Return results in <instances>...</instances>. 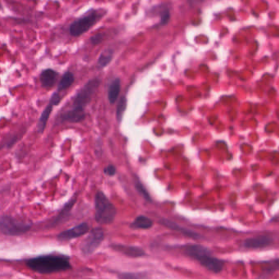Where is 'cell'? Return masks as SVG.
Masks as SVG:
<instances>
[{
  "instance_id": "cell-28",
  "label": "cell",
  "mask_w": 279,
  "mask_h": 279,
  "mask_svg": "<svg viewBox=\"0 0 279 279\" xmlns=\"http://www.w3.org/2000/svg\"><path fill=\"white\" fill-rule=\"evenodd\" d=\"M122 278H129V279H131V278H140V276H139V275H133L130 274V275H124Z\"/></svg>"
},
{
  "instance_id": "cell-18",
  "label": "cell",
  "mask_w": 279,
  "mask_h": 279,
  "mask_svg": "<svg viewBox=\"0 0 279 279\" xmlns=\"http://www.w3.org/2000/svg\"><path fill=\"white\" fill-rule=\"evenodd\" d=\"M74 74H73L72 73L67 72L66 74H64L63 78L61 79L58 89H59V92L65 90L67 88H69V87L74 83Z\"/></svg>"
},
{
  "instance_id": "cell-5",
  "label": "cell",
  "mask_w": 279,
  "mask_h": 279,
  "mask_svg": "<svg viewBox=\"0 0 279 279\" xmlns=\"http://www.w3.org/2000/svg\"><path fill=\"white\" fill-rule=\"evenodd\" d=\"M104 239V232L101 228H93L80 244V251L84 256H90L98 249Z\"/></svg>"
},
{
  "instance_id": "cell-17",
  "label": "cell",
  "mask_w": 279,
  "mask_h": 279,
  "mask_svg": "<svg viewBox=\"0 0 279 279\" xmlns=\"http://www.w3.org/2000/svg\"><path fill=\"white\" fill-rule=\"evenodd\" d=\"M53 107L54 105L49 103L48 106H47L46 108L44 110V112H42V114L40 116V120H39V122H38V132L42 134L44 132V130H45V127L47 126V122L49 121V116L51 114L52 111H53Z\"/></svg>"
},
{
  "instance_id": "cell-13",
  "label": "cell",
  "mask_w": 279,
  "mask_h": 279,
  "mask_svg": "<svg viewBox=\"0 0 279 279\" xmlns=\"http://www.w3.org/2000/svg\"><path fill=\"white\" fill-rule=\"evenodd\" d=\"M57 76H58V74L54 70L47 69V70H44L40 75V81H41L42 86L46 88L54 86V84L56 82Z\"/></svg>"
},
{
  "instance_id": "cell-26",
  "label": "cell",
  "mask_w": 279,
  "mask_h": 279,
  "mask_svg": "<svg viewBox=\"0 0 279 279\" xmlns=\"http://www.w3.org/2000/svg\"><path fill=\"white\" fill-rule=\"evenodd\" d=\"M270 266H271V267H270V271L279 270V261L273 262L272 265H270Z\"/></svg>"
},
{
  "instance_id": "cell-21",
  "label": "cell",
  "mask_w": 279,
  "mask_h": 279,
  "mask_svg": "<svg viewBox=\"0 0 279 279\" xmlns=\"http://www.w3.org/2000/svg\"><path fill=\"white\" fill-rule=\"evenodd\" d=\"M135 188L137 189V191L139 192L146 200L148 201V202H151V197L149 195L148 192L146 190L144 186L140 183V180H136V181H135Z\"/></svg>"
},
{
  "instance_id": "cell-16",
  "label": "cell",
  "mask_w": 279,
  "mask_h": 279,
  "mask_svg": "<svg viewBox=\"0 0 279 279\" xmlns=\"http://www.w3.org/2000/svg\"><path fill=\"white\" fill-rule=\"evenodd\" d=\"M74 203H75V199H71V200L65 206V207L63 208V210L60 212V214L58 215L56 219H54V220L52 222L51 226H56L58 225V224H60L62 222L68 219V217L70 215V210L72 209Z\"/></svg>"
},
{
  "instance_id": "cell-2",
  "label": "cell",
  "mask_w": 279,
  "mask_h": 279,
  "mask_svg": "<svg viewBox=\"0 0 279 279\" xmlns=\"http://www.w3.org/2000/svg\"><path fill=\"white\" fill-rule=\"evenodd\" d=\"M184 253L197 261L210 272L218 274L223 270V261L215 258L211 255V251L201 245H189L184 247Z\"/></svg>"
},
{
  "instance_id": "cell-7",
  "label": "cell",
  "mask_w": 279,
  "mask_h": 279,
  "mask_svg": "<svg viewBox=\"0 0 279 279\" xmlns=\"http://www.w3.org/2000/svg\"><path fill=\"white\" fill-rule=\"evenodd\" d=\"M97 20H98V15L93 12L92 14L84 16L74 21L70 26V35L73 36L81 35L82 34L88 31L96 23Z\"/></svg>"
},
{
  "instance_id": "cell-4",
  "label": "cell",
  "mask_w": 279,
  "mask_h": 279,
  "mask_svg": "<svg viewBox=\"0 0 279 279\" xmlns=\"http://www.w3.org/2000/svg\"><path fill=\"white\" fill-rule=\"evenodd\" d=\"M31 228V224L16 220L12 217L2 215L0 219L1 233L7 236H19L27 233Z\"/></svg>"
},
{
  "instance_id": "cell-10",
  "label": "cell",
  "mask_w": 279,
  "mask_h": 279,
  "mask_svg": "<svg viewBox=\"0 0 279 279\" xmlns=\"http://www.w3.org/2000/svg\"><path fill=\"white\" fill-rule=\"evenodd\" d=\"M273 242V238L270 236L261 235L251 237L245 240L243 246L249 249H258L262 247H268Z\"/></svg>"
},
{
  "instance_id": "cell-9",
  "label": "cell",
  "mask_w": 279,
  "mask_h": 279,
  "mask_svg": "<svg viewBox=\"0 0 279 279\" xmlns=\"http://www.w3.org/2000/svg\"><path fill=\"white\" fill-rule=\"evenodd\" d=\"M85 118L84 107H73V109L63 113L60 117L61 122L79 123Z\"/></svg>"
},
{
  "instance_id": "cell-25",
  "label": "cell",
  "mask_w": 279,
  "mask_h": 279,
  "mask_svg": "<svg viewBox=\"0 0 279 279\" xmlns=\"http://www.w3.org/2000/svg\"><path fill=\"white\" fill-rule=\"evenodd\" d=\"M61 101V97L59 95V93H54L53 95H52L51 99H50V103L54 105V106H56V105L59 104Z\"/></svg>"
},
{
  "instance_id": "cell-8",
  "label": "cell",
  "mask_w": 279,
  "mask_h": 279,
  "mask_svg": "<svg viewBox=\"0 0 279 279\" xmlns=\"http://www.w3.org/2000/svg\"><path fill=\"white\" fill-rule=\"evenodd\" d=\"M89 230L88 223H79L74 228H70L68 230L63 231L58 236V238L60 241H68V240L74 239L77 237H81L88 233Z\"/></svg>"
},
{
  "instance_id": "cell-22",
  "label": "cell",
  "mask_w": 279,
  "mask_h": 279,
  "mask_svg": "<svg viewBox=\"0 0 279 279\" xmlns=\"http://www.w3.org/2000/svg\"><path fill=\"white\" fill-rule=\"evenodd\" d=\"M103 40V34H96V35H93L92 37L90 38V41L93 45H97V44H100Z\"/></svg>"
},
{
  "instance_id": "cell-15",
  "label": "cell",
  "mask_w": 279,
  "mask_h": 279,
  "mask_svg": "<svg viewBox=\"0 0 279 279\" xmlns=\"http://www.w3.org/2000/svg\"><path fill=\"white\" fill-rule=\"evenodd\" d=\"M121 92V79H116L110 84L108 88V99L110 103L114 104L117 102L119 94Z\"/></svg>"
},
{
  "instance_id": "cell-20",
  "label": "cell",
  "mask_w": 279,
  "mask_h": 279,
  "mask_svg": "<svg viewBox=\"0 0 279 279\" xmlns=\"http://www.w3.org/2000/svg\"><path fill=\"white\" fill-rule=\"evenodd\" d=\"M127 107V99L126 97H121L119 100L118 105L117 107V119L118 122H121L123 119L124 112H126Z\"/></svg>"
},
{
  "instance_id": "cell-11",
  "label": "cell",
  "mask_w": 279,
  "mask_h": 279,
  "mask_svg": "<svg viewBox=\"0 0 279 279\" xmlns=\"http://www.w3.org/2000/svg\"><path fill=\"white\" fill-rule=\"evenodd\" d=\"M160 223L162 224V225L165 226L166 228H170L171 230L179 232V233L187 236V237H193V238H195V239L200 238L202 237V236L199 235L198 233H196L194 231L184 228V227L179 225L178 223H175V222H173V221L170 220V219H162L161 220H160Z\"/></svg>"
},
{
  "instance_id": "cell-1",
  "label": "cell",
  "mask_w": 279,
  "mask_h": 279,
  "mask_svg": "<svg viewBox=\"0 0 279 279\" xmlns=\"http://www.w3.org/2000/svg\"><path fill=\"white\" fill-rule=\"evenodd\" d=\"M26 265L30 270L42 275L63 272L71 269L68 257L55 255H46L30 259L26 261Z\"/></svg>"
},
{
  "instance_id": "cell-3",
  "label": "cell",
  "mask_w": 279,
  "mask_h": 279,
  "mask_svg": "<svg viewBox=\"0 0 279 279\" xmlns=\"http://www.w3.org/2000/svg\"><path fill=\"white\" fill-rule=\"evenodd\" d=\"M117 209L103 192L95 196V219L100 224H110L117 215Z\"/></svg>"
},
{
  "instance_id": "cell-23",
  "label": "cell",
  "mask_w": 279,
  "mask_h": 279,
  "mask_svg": "<svg viewBox=\"0 0 279 279\" xmlns=\"http://www.w3.org/2000/svg\"><path fill=\"white\" fill-rule=\"evenodd\" d=\"M170 15L169 10L165 9L161 12V25H165L168 23V21L170 20Z\"/></svg>"
},
{
  "instance_id": "cell-12",
  "label": "cell",
  "mask_w": 279,
  "mask_h": 279,
  "mask_svg": "<svg viewBox=\"0 0 279 279\" xmlns=\"http://www.w3.org/2000/svg\"><path fill=\"white\" fill-rule=\"evenodd\" d=\"M112 248L116 251L123 253L126 256H130L132 258H137L141 257L146 255L145 251L139 247H134V246H126V245L116 244L112 245Z\"/></svg>"
},
{
  "instance_id": "cell-14",
  "label": "cell",
  "mask_w": 279,
  "mask_h": 279,
  "mask_svg": "<svg viewBox=\"0 0 279 279\" xmlns=\"http://www.w3.org/2000/svg\"><path fill=\"white\" fill-rule=\"evenodd\" d=\"M153 226V221L144 215L138 216L131 224L133 229H148Z\"/></svg>"
},
{
  "instance_id": "cell-6",
  "label": "cell",
  "mask_w": 279,
  "mask_h": 279,
  "mask_svg": "<svg viewBox=\"0 0 279 279\" xmlns=\"http://www.w3.org/2000/svg\"><path fill=\"white\" fill-rule=\"evenodd\" d=\"M100 79H91L78 92L73 103V107H84L89 103L92 97L100 85Z\"/></svg>"
},
{
  "instance_id": "cell-24",
  "label": "cell",
  "mask_w": 279,
  "mask_h": 279,
  "mask_svg": "<svg viewBox=\"0 0 279 279\" xmlns=\"http://www.w3.org/2000/svg\"><path fill=\"white\" fill-rule=\"evenodd\" d=\"M116 172H117V170H116L114 165H108L107 167L104 169L105 174L108 175V176H113V175H115V174H116Z\"/></svg>"
},
{
  "instance_id": "cell-27",
  "label": "cell",
  "mask_w": 279,
  "mask_h": 279,
  "mask_svg": "<svg viewBox=\"0 0 279 279\" xmlns=\"http://www.w3.org/2000/svg\"><path fill=\"white\" fill-rule=\"evenodd\" d=\"M189 2H192L193 4L195 3H200V2H205L207 0H189Z\"/></svg>"
},
{
  "instance_id": "cell-19",
  "label": "cell",
  "mask_w": 279,
  "mask_h": 279,
  "mask_svg": "<svg viewBox=\"0 0 279 279\" xmlns=\"http://www.w3.org/2000/svg\"><path fill=\"white\" fill-rule=\"evenodd\" d=\"M112 58H113V51L112 49H106L101 54L100 56L98 58V64L100 68H105L112 62Z\"/></svg>"
}]
</instances>
